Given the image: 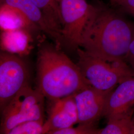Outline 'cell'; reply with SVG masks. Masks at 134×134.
<instances>
[{
  "mask_svg": "<svg viewBox=\"0 0 134 134\" xmlns=\"http://www.w3.org/2000/svg\"><path fill=\"white\" fill-rule=\"evenodd\" d=\"M77 66L92 87L101 91L115 88L121 82L134 77V71L123 60L109 61L77 49Z\"/></svg>",
  "mask_w": 134,
  "mask_h": 134,
  "instance_id": "3",
  "label": "cell"
},
{
  "mask_svg": "<svg viewBox=\"0 0 134 134\" xmlns=\"http://www.w3.org/2000/svg\"><path fill=\"white\" fill-rule=\"evenodd\" d=\"M134 110L126 115L107 120L103 129H99L98 134H133V118Z\"/></svg>",
  "mask_w": 134,
  "mask_h": 134,
  "instance_id": "14",
  "label": "cell"
},
{
  "mask_svg": "<svg viewBox=\"0 0 134 134\" xmlns=\"http://www.w3.org/2000/svg\"><path fill=\"white\" fill-rule=\"evenodd\" d=\"M52 102L48 119L44 122L46 134L78 124V112L74 94Z\"/></svg>",
  "mask_w": 134,
  "mask_h": 134,
  "instance_id": "9",
  "label": "cell"
},
{
  "mask_svg": "<svg viewBox=\"0 0 134 134\" xmlns=\"http://www.w3.org/2000/svg\"><path fill=\"white\" fill-rule=\"evenodd\" d=\"M133 134H134V117L133 118Z\"/></svg>",
  "mask_w": 134,
  "mask_h": 134,
  "instance_id": "20",
  "label": "cell"
},
{
  "mask_svg": "<svg viewBox=\"0 0 134 134\" xmlns=\"http://www.w3.org/2000/svg\"><path fill=\"white\" fill-rule=\"evenodd\" d=\"M44 98L37 88L24 87L1 112L0 133L9 134L15 127L27 121L44 120Z\"/></svg>",
  "mask_w": 134,
  "mask_h": 134,
  "instance_id": "4",
  "label": "cell"
},
{
  "mask_svg": "<svg viewBox=\"0 0 134 134\" xmlns=\"http://www.w3.org/2000/svg\"><path fill=\"white\" fill-rule=\"evenodd\" d=\"M120 6L126 13L134 18V0H124Z\"/></svg>",
  "mask_w": 134,
  "mask_h": 134,
  "instance_id": "18",
  "label": "cell"
},
{
  "mask_svg": "<svg viewBox=\"0 0 134 134\" xmlns=\"http://www.w3.org/2000/svg\"><path fill=\"white\" fill-rule=\"evenodd\" d=\"M58 46L44 45L37 62V87L45 97L54 101L91 87L77 66Z\"/></svg>",
  "mask_w": 134,
  "mask_h": 134,
  "instance_id": "2",
  "label": "cell"
},
{
  "mask_svg": "<svg viewBox=\"0 0 134 134\" xmlns=\"http://www.w3.org/2000/svg\"><path fill=\"white\" fill-rule=\"evenodd\" d=\"M134 37V24L103 5H92L80 47L107 61L123 60Z\"/></svg>",
  "mask_w": 134,
  "mask_h": 134,
  "instance_id": "1",
  "label": "cell"
},
{
  "mask_svg": "<svg viewBox=\"0 0 134 134\" xmlns=\"http://www.w3.org/2000/svg\"><path fill=\"white\" fill-rule=\"evenodd\" d=\"M134 110V77L121 82L108 96L103 116L107 120L118 118Z\"/></svg>",
  "mask_w": 134,
  "mask_h": 134,
  "instance_id": "8",
  "label": "cell"
},
{
  "mask_svg": "<svg viewBox=\"0 0 134 134\" xmlns=\"http://www.w3.org/2000/svg\"><path fill=\"white\" fill-rule=\"evenodd\" d=\"M2 4L15 7L24 14L37 28L54 40L59 47L63 44L62 36L56 31L44 16L41 10L31 0H1Z\"/></svg>",
  "mask_w": 134,
  "mask_h": 134,
  "instance_id": "10",
  "label": "cell"
},
{
  "mask_svg": "<svg viewBox=\"0 0 134 134\" xmlns=\"http://www.w3.org/2000/svg\"><path fill=\"white\" fill-rule=\"evenodd\" d=\"M29 36L26 30L16 29L3 31L1 45L9 52H23L29 45Z\"/></svg>",
  "mask_w": 134,
  "mask_h": 134,
  "instance_id": "12",
  "label": "cell"
},
{
  "mask_svg": "<svg viewBox=\"0 0 134 134\" xmlns=\"http://www.w3.org/2000/svg\"><path fill=\"white\" fill-rule=\"evenodd\" d=\"M111 4L114 5H119L120 6L121 4L124 0H109Z\"/></svg>",
  "mask_w": 134,
  "mask_h": 134,
  "instance_id": "19",
  "label": "cell"
},
{
  "mask_svg": "<svg viewBox=\"0 0 134 134\" xmlns=\"http://www.w3.org/2000/svg\"><path fill=\"white\" fill-rule=\"evenodd\" d=\"M0 25L3 31L37 28L21 10L5 4L0 9Z\"/></svg>",
  "mask_w": 134,
  "mask_h": 134,
  "instance_id": "11",
  "label": "cell"
},
{
  "mask_svg": "<svg viewBox=\"0 0 134 134\" xmlns=\"http://www.w3.org/2000/svg\"><path fill=\"white\" fill-rule=\"evenodd\" d=\"M114 88L101 91L90 87L74 94L80 124L96 125L103 116L107 99Z\"/></svg>",
  "mask_w": 134,
  "mask_h": 134,
  "instance_id": "7",
  "label": "cell"
},
{
  "mask_svg": "<svg viewBox=\"0 0 134 134\" xmlns=\"http://www.w3.org/2000/svg\"><path fill=\"white\" fill-rule=\"evenodd\" d=\"M44 120L29 121L15 127L9 134H46Z\"/></svg>",
  "mask_w": 134,
  "mask_h": 134,
  "instance_id": "15",
  "label": "cell"
},
{
  "mask_svg": "<svg viewBox=\"0 0 134 134\" xmlns=\"http://www.w3.org/2000/svg\"><path fill=\"white\" fill-rule=\"evenodd\" d=\"M99 130L95 125L78 124L76 127L74 125L66 129L51 131L48 134H98Z\"/></svg>",
  "mask_w": 134,
  "mask_h": 134,
  "instance_id": "16",
  "label": "cell"
},
{
  "mask_svg": "<svg viewBox=\"0 0 134 134\" xmlns=\"http://www.w3.org/2000/svg\"><path fill=\"white\" fill-rule=\"evenodd\" d=\"M125 60L134 71V37L130 43Z\"/></svg>",
  "mask_w": 134,
  "mask_h": 134,
  "instance_id": "17",
  "label": "cell"
},
{
  "mask_svg": "<svg viewBox=\"0 0 134 134\" xmlns=\"http://www.w3.org/2000/svg\"><path fill=\"white\" fill-rule=\"evenodd\" d=\"M31 1L41 10L49 23L62 35V20L57 0Z\"/></svg>",
  "mask_w": 134,
  "mask_h": 134,
  "instance_id": "13",
  "label": "cell"
},
{
  "mask_svg": "<svg viewBox=\"0 0 134 134\" xmlns=\"http://www.w3.org/2000/svg\"><path fill=\"white\" fill-rule=\"evenodd\" d=\"M62 20L63 43L80 47L81 35L91 14L92 5L86 0H57Z\"/></svg>",
  "mask_w": 134,
  "mask_h": 134,
  "instance_id": "6",
  "label": "cell"
},
{
  "mask_svg": "<svg viewBox=\"0 0 134 134\" xmlns=\"http://www.w3.org/2000/svg\"><path fill=\"white\" fill-rule=\"evenodd\" d=\"M29 77L28 68L21 58L10 52L1 53V112L19 91L29 85Z\"/></svg>",
  "mask_w": 134,
  "mask_h": 134,
  "instance_id": "5",
  "label": "cell"
}]
</instances>
